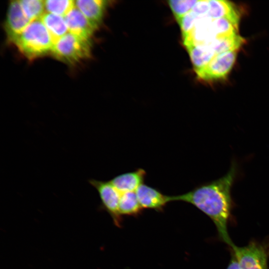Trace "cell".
Here are the masks:
<instances>
[{
    "label": "cell",
    "instance_id": "1",
    "mask_svg": "<svg viewBox=\"0 0 269 269\" xmlns=\"http://www.w3.org/2000/svg\"><path fill=\"white\" fill-rule=\"evenodd\" d=\"M240 176L239 163L233 159L223 176L199 184L187 193L171 196V201L187 202L204 213L214 224L219 239L232 247L235 244L228 233V226L235 207L232 189Z\"/></svg>",
    "mask_w": 269,
    "mask_h": 269
},
{
    "label": "cell",
    "instance_id": "2",
    "mask_svg": "<svg viewBox=\"0 0 269 269\" xmlns=\"http://www.w3.org/2000/svg\"><path fill=\"white\" fill-rule=\"evenodd\" d=\"M54 42L40 19L30 22L13 43L25 56L33 59L51 52Z\"/></svg>",
    "mask_w": 269,
    "mask_h": 269
},
{
    "label": "cell",
    "instance_id": "3",
    "mask_svg": "<svg viewBox=\"0 0 269 269\" xmlns=\"http://www.w3.org/2000/svg\"><path fill=\"white\" fill-rule=\"evenodd\" d=\"M91 48L90 40L68 32L54 41L51 53L59 60L75 64L89 58Z\"/></svg>",
    "mask_w": 269,
    "mask_h": 269
},
{
    "label": "cell",
    "instance_id": "4",
    "mask_svg": "<svg viewBox=\"0 0 269 269\" xmlns=\"http://www.w3.org/2000/svg\"><path fill=\"white\" fill-rule=\"evenodd\" d=\"M230 251L236 258L240 269H269V240H251L247 245H234Z\"/></svg>",
    "mask_w": 269,
    "mask_h": 269
},
{
    "label": "cell",
    "instance_id": "5",
    "mask_svg": "<svg viewBox=\"0 0 269 269\" xmlns=\"http://www.w3.org/2000/svg\"><path fill=\"white\" fill-rule=\"evenodd\" d=\"M237 51H230L216 55L205 66L195 71L199 79L212 81L225 78L236 60Z\"/></svg>",
    "mask_w": 269,
    "mask_h": 269
},
{
    "label": "cell",
    "instance_id": "6",
    "mask_svg": "<svg viewBox=\"0 0 269 269\" xmlns=\"http://www.w3.org/2000/svg\"><path fill=\"white\" fill-rule=\"evenodd\" d=\"M99 193L103 207L112 217L115 225L120 227L122 217L119 211V203L121 194L110 181L88 180Z\"/></svg>",
    "mask_w": 269,
    "mask_h": 269
},
{
    "label": "cell",
    "instance_id": "7",
    "mask_svg": "<svg viewBox=\"0 0 269 269\" xmlns=\"http://www.w3.org/2000/svg\"><path fill=\"white\" fill-rule=\"evenodd\" d=\"M30 22L24 14L19 0L11 1L4 24L8 41L13 43Z\"/></svg>",
    "mask_w": 269,
    "mask_h": 269
},
{
    "label": "cell",
    "instance_id": "8",
    "mask_svg": "<svg viewBox=\"0 0 269 269\" xmlns=\"http://www.w3.org/2000/svg\"><path fill=\"white\" fill-rule=\"evenodd\" d=\"M135 193L142 209L161 212L166 205L171 202V196L164 195L158 189L144 183L136 189Z\"/></svg>",
    "mask_w": 269,
    "mask_h": 269
},
{
    "label": "cell",
    "instance_id": "9",
    "mask_svg": "<svg viewBox=\"0 0 269 269\" xmlns=\"http://www.w3.org/2000/svg\"><path fill=\"white\" fill-rule=\"evenodd\" d=\"M64 18L69 32L82 39L90 40L96 28L76 7L72 9Z\"/></svg>",
    "mask_w": 269,
    "mask_h": 269
},
{
    "label": "cell",
    "instance_id": "10",
    "mask_svg": "<svg viewBox=\"0 0 269 269\" xmlns=\"http://www.w3.org/2000/svg\"><path fill=\"white\" fill-rule=\"evenodd\" d=\"M146 175L144 169L138 168L135 171L117 175L110 181L121 194L135 192L144 183Z\"/></svg>",
    "mask_w": 269,
    "mask_h": 269
},
{
    "label": "cell",
    "instance_id": "11",
    "mask_svg": "<svg viewBox=\"0 0 269 269\" xmlns=\"http://www.w3.org/2000/svg\"><path fill=\"white\" fill-rule=\"evenodd\" d=\"M108 1L103 0H78L75 6L96 28L101 22Z\"/></svg>",
    "mask_w": 269,
    "mask_h": 269
},
{
    "label": "cell",
    "instance_id": "12",
    "mask_svg": "<svg viewBox=\"0 0 269 269\" xmlns=\"http://www.w3.org/2000/svg\"><path fill=\"white\" fill-rule=\"evenodd\" d=\"M207 17L213 19L227 18L239 28L240 14L234 4L227 0H209Z\"/></svg>",
    "mask_w": 269,
    "mask_h": 269
},
{
    "label": "cell",
    "instance_id": "13",
    "mask_svg": "<svg viewBox=\"0 0 269 269\" xmlns=\"http://www.w3.org/2000/svg\"><path fill=\"white\" fill-rule=\"evenodd\" d=\"M245 42V39L237 33L216 38L205 44L217 55L230 51H238Z\"/></svg>",
    "mask_w": 269,
    "mask_h": 269
},
{
    "label": "cell",
    "instance_id": "14",
    "mask_svg": "<svg viewBox=\"0 0 269 269\" xmlns=\"http://www.w3.org/2000/svg\"><path fill=\"white\" fill-rule=\"evenodd\" d=\"M195 71L208 64L216 55L207 45L200 44L186 47Z\"/></svg>",
    "mask_w": 269,
    "mask_h": 269
},
{
    "label": "cell",
    "instance_id": "15",
    "mask_svg": "<svg viewBox=\"0 0 269 269\" xmlns=\"http://www.w3.org/2000/svg\"><path fill=\"white\" fill-rule=\"evenodd\" d=\"M40 20L48 30L54 41L67 33L68 27L63 16L47 12L42 15Z\"/></svg>",
    "mask_w": 269,
    "mask_h": 269
},
{
    "label": "cell",
    "instance_id": "16",
    "mask_svg": "<svg viewBox=\"0 0 269 269\" xmlns=\"http://www.w3.org/2000/svg\"><path fill=\"white\" fill-rule=\"evenodd\" d=\"M135 192H129L121 195L119 211L121 216H136L142 211Z\"/></svg>",
    "mask_w": 269,
    "mask_h": 269
},
{
    "label": "cell",
    "instance_id": "17",
    "mask_svg": "<svg viewBox=\"0 0 269 269\" xmlns=\"http://www.w3.org/2000/svg\"><path fill=\"white\" fill-rule=\"evenodd\" d=\"M19 1L24 14L30 21L40 19L44 14V0H21Z\"/></svg>",
    "mask_w": 269,
    "mask_h": 269
},
{
    "label": "cell",
    "instance_id": "18",
    "mask_svg": "<svg viewBox=\"0 0 269 269\" xmlns=\"http://www.w3.org/2000/svg\"><path fill=\"white\" fill-rule=\"evenodd\" d=\"M44 4L48 13L62 16H65L75 6V1L72 0H47Z\"/></svg>",
    "mask_w": 269,
    "mask_h": 269
},
{
    "label": "cell",
    "instance_id": "19",
    "mask_svg": "<svg viewBox=\"0 0 269 269\" xmlns=\"http://www.w3.org/2000/svg\"><path fill=\"white\" fill-rule=\"evenodd\" d=\"M197 0H169L168 5L177 20L191 11Z\"/></svg>",
    "mask_w": 269,
    "mask_h": 269
},
{
    "label": "cell",
    "instance_id": "20",
    "mask_svg": "<svg viewBox=\"0 0 269 269\" xmlns=\"http://www.w3.org/2000/svg\"><path fill=\"white\" fill-rule=\"evenodd\" d=\"M192 10L177 20L179 24L183 36L188 33L201 18Z\"/></svg>",
    "mask_w": 269,
    "mask_h": 269
},
{
    "label": "cell",
    "instance_id": "21",
    "mask_svg": "<svg viewBox=\"0 0 269 269\" xmlns=\"http://www.w3.org/2000/svg\"><path fill=\"white\" fill-rule=\"evenodd\" d=\"M209 9V0H198L192 11L201 17H207Z\"/></svg>",
    "mask_w": 269,
    "mask_h": 269
},
{
    "label": "cell",
    "instance_id": "22",
    "mask_svg": "<svg viewBox=\"0 0 269 269\" xmlns=\"http://www.w3.org/2000/svg\"><path fill=\"white\" fill-rule=\"evenodd\" d=\"M231 253V258L226 269H240L238 261L234 256Z\"/></svg>",
    "mask_w": 269,
    "mask_h": 269
}]
</instances>
